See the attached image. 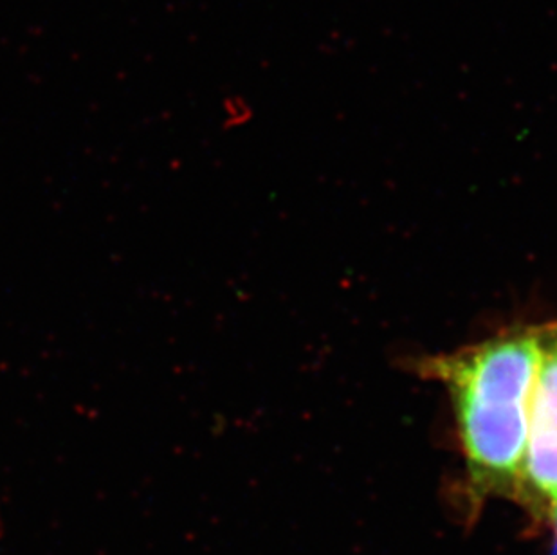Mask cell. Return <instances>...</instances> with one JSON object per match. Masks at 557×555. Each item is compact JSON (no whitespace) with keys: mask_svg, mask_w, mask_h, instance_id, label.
Instances as JSON below:
<instances>
[{"mask_svg":"<svg viewBox=\"0 0 557 555\" xmlns=\"http://www.w3.org/2000/svg\"><path fill=\"white\" fill-rule=\"evenodd\" d=\"M540 357L542 325H512L416 362L417 372L441 384L451 400L476 508L485 499L518 496Z\"/></svg>","mask_w":557,"mask_h":555,"instance_id":"1","label":"cell"},{"mask_svg":"<svg viewBox=\"0 0 557 555\" xmlns=\"http://www.w3.org/2000/svg\"><path fill=\"white\" fill-rule=\"evenodd\" d=\"M516 502L543 525L557 516V321L542 325V357L532 392L525 458Z\"/></svg>","mask_w":557,"mask_h":555,"instance_id":"2","label":"cell"}]
</instances>
